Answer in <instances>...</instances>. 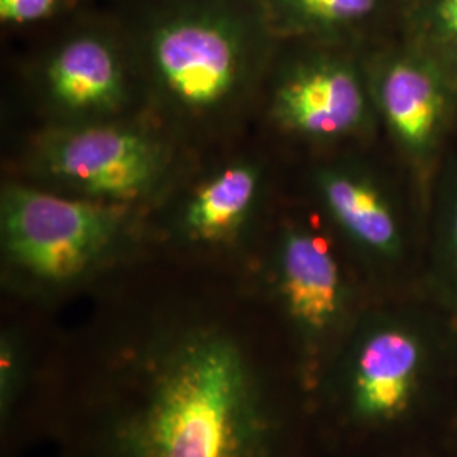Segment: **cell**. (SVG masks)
<instances>
[{
    "label": "cell",
    "instance_id": "8992f818",
    "mask_svg": "<svg viewBox=\"0 0 457 457\" xmlns=\"http://www.w3.org/2000/svg\"><path fill=\"white\" fill-rule=\"evenodd\" d=\"M239 273L283 328L312 395L375 302L358 270L312 211L283 217Z\"/></svg>",
    "mask_w": 457,
    "mask_h": 457
},
{
    "label": "cell",
    "instance_id": "9c48e42d",
    "mask_svg": "<svg viewBox=\"0 0 457 457\" xmlns=\"http://www.w3.org/2000/svg\"><path fill=\"white\" fill-rule=\"evenodd\" d=\"M29 160L51 190L129 211L162 188L171 156L162 139L111 119L49 128Z\"/></svg>",
    "mask_w": 457,
    "mask_h": 457
},
{
    "label": "cell",
    "instance_id": "4fadbf2b",
    "mask_svg": "<svg viewBox=\"0 0 457 457\" xmlns=\"http://www.w3.org/2000/svg\"><path fill=\"white\" fill-rule=\"evenodd\" d=\"M278 41L371 45L396 31L398 0H262Z\"/></svg>",
    "mask_w": 457,
    "mask_h": 457
},
{
    "label": "cell",
    "instance_id": "7c38bea8",
    "mask_svg": "<svg viewBox=\"0 0 457 457\" xmlns=\"http://www.w3.org/2000/svg\"><path fill=\"white\" fill-rule=\"evenodd\" d=\"M0 327V457H22L41 444V400L56 332L49 312L9 300Z\"/></svg>",
    "mask_w": 457,
    "mask_h": 457
},
{
    "label": "cell",
    "instance_id": "8fae6325",
    "mask_svg": "<svg viewBox=\"0 0 457 457\" xmlns=\"http://www.w3.org/2000/svg\"><path fill=\"white\" fill-rule=\"evenodd\" d=\"M260 188L262 171L254 163L234 162L217 170L185 202L164 241L168 254L239 271Z\"/></svg>",
    "mask_w": 457,
    "mask_h": 457
},
{
    "label": "cell",
    "instance_id": "d6986e66",
    "mask_svg": "<svg viewBox=\"0 0 457 457\" xmlns=\"http://www.w3.org/2000/svg\"><path fill=\"white\" fill-rule=\"evenodd\" d=\"M456 428H457V427H456Z\"/></svg>",
    "mask_w": 457,
    "mask_h": 457
},
{
    "label": "cell",
    "instance_id": "7a4b0ae2",
    "mask_svg": "<svg viewBox=\"0 0 457 457\" xmlns=\"http://www.w3.org/2000/svg\"><path fill=\"white\" fill-rule=\"evenodd\" d=\"M324 457H407L457 427V326L427 295L375 300L311 395Z\"/></svg>",
    "mask_w": 457,
    "mask_h": 457
},
{
    "label": "cell",
    "instance_id": "e0dca14e",
    "mask_svg": "<svg viewBox=\"0 0 457 457\" xmlns=\"http://www.w3.org/2000/svg\"><path fill=\"white\" fill-rule=\"evenodd\" d=\"M407 457H457V453H454L447 444H442V445H437V447L425 449V451L410 454Z\"/></svg>",
    "mask_w": 457,
    "mask_h": 457
},
{
    "label": "cell",
    "instance_id": "2e32d148",
    "mask_svg": "<svg viewBox=\"0 0 457 457\" xmlns=\"http://www.w3.org/2000/svg\"><path fill=\"white\" fill-rule=\"evenodd\" d=\"M75 0H0V22L7 29H26L63 16Z\"/></svg>",
    "mask_w": 457,
    "mask_h": 457
},
{
    "label": "cell",
    "instance_id": "5b68a950",
    "mask_svg": "<svg viewBox=\"0 0 457 457\" xmlns=\"http://www.w3.org/2000/svg\"><path fill=\"white\" fill-rule=\"evenodd\" d=\"M378 143L315 154L307 181L312 211L371 296L386 300L422 292L427 204L385 145L376 153Z\"/></svg>",
    "mask_w": 457,
    "mask_h": 457
},
{
    "label": "cell",
    "instance_id": "3957f363",
    "mask_svg": "<svg viewBox=\"0 0 457 457\" xmlns=\"http://www.w3.org/2000/svg\"><path fill=\"white\" fill-rule=\"evenodd\" d=\"M151 256L126 209L51 188L7 183L0 195V264L7 300L51 312L98 292Z\"/></svg>",
    "mask_w": 457,
    "mask_h": 457
},
{
    "label": "cell",
    "instance_id": "6da1fadb",
    "mask_svg": "<svg viewBox=\"0 0 457 457\" xmlns=\"http://www.w3.org/2000/svg\"><path fill=\"white\" fill-rule=\"evenodd\" d=\"M112 290L56 332L41 400L54 457H324L275 315L228 268Z\"/></svg>",
    "mask_w": 457,
    "mask_h": 457
},
{
    "label": "cell",
    "instance_id": "52a82bcc",
    "mask_svg": "<svg viewBox=\"0 0 457 457\" xmlns=\"http://www.w3.org/2000/svg\"><path fill=\"white\" fill-rule=\"evenodd\" d=\"M270 115L279 131L315 154L381 141L368 82V45L281 41Z\"/></svg>",
    "mask_w": 457,
    "mask_h": 457
},
{
    "label": "cell",
    "instance_id": "5bb4252c",
    "mask_svg": "<svg viewBox=\"0 0 457 457\" xmlns=\"http://www.w3.org/2000/svg\"><path fill=\"white\" fill-rule=\"evenodd\" d=\"M422 294L457 326V134L427 198Z\"/></svg>",
    "mask_w": 457,
    "mask_h": 457
},
{
    "label": "cell",
    "instance_id": "9a60e30c",
    "mask_svg": "<svg viewBox=\"0 0 457 457\" xmlns=\"http://www.w3.org/2000/svg\"><path fill=\"white\" fill-rule=\"evenodd\" d=\"M396 34L434 58L457 85V0H398Z\"/></svg>",
    "mask_w": 457,
    "mask_h": 457
},
{
    "label": "cell",
    "instance_id": "30bf717a",
    "mask_svg": "<svg viewBox=\"0 0 457 457\" xmlns=\"http://www.w3.org/2000/svg\"><path fill=\"white\" fill-rule=\"evenodd\" d=\"M124 39L109 28L83 26L49 49L41 66V88L62 122L111 120L129 98Z\"/></svg>",
    "mask_w": 457,
    "mask_h": 457
},
{
    "label": "cell",
    "instance_id": "277c9868",
    "mask_svg": "<svg viewBox=\"0 0 457 457\" xmlns=\"http://www.w3.org/2000/svg\"><path fill=\"white\" fill-rule=\"evenodd\" d=\"M278 45L262 0H153L134 33L158 102L185 120L226 114Z\"/></svg>",
    "mask_w": 457,
    "mask_h": 457
},
{
    "label": "cell",
    "instance_id": "ac0fdd59",
    "mask_svg": "<svg viewBox=\"0 0 457 457\" xmlns=\"http://www.w3.org/2000/svg\"><path fill=\"white\" fill-rule=\"evenodd\" d=\"M445 444H447V445H449V447H451L454 453H457V428L454 430V432H453V434H451V437L447 439Z\"/></svg>",
    "mask_w": 457,
    "mask_h": 457
},
{
    "label": "cell",
    "instance_id": "ba28073f",
    "mask_svg": "<svg viewBox=\"0 0 457 457\" xmlns=\"http://www.w3.org/2000/svg\"><path fill=\"white\" fill-rule=\"evenodd\" d=\"M364 62L379 137L417 183L430 185L457 134V85L422 49L396 31L366 46Z\"/></svg>",
    "mask_w": 457,
    "mask_h": 457
}]
</instances>
